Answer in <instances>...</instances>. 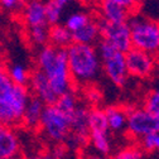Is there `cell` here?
Listing matches in <instances>:
<instances>
[{
  "mask_svg": "<svg viewBox=\"0 0 159 159\" xmlns=\"http://www.w3.org/2000/svg\"><path fill=\"white\" fill-rule=\"evenodd\" d=\"M97 52L101 61V70L110 81L117 86L123 87L126 85L129 73L125 62V53L120 52L105 41L97 42Z\"/></svg>",
  "mask_w": 159,
  "mask_h": 159,
  "instance_id": "8992f818",
  "label": "cell"
},
{
  "mask_svg": "<svg viewBox=\"0 0 159 159\" xmlns=\"http://www.w3.org/2000/svg\"><path fill=\"white\" fill-rule=\"evenodd\" d=\"M22 16L28 29L41 25H48L46 19L44 3L42 0H27L25 3H23Z\"/></svg>",
  "mask_w": 159,
  "mask_h": 159,
  "instance_id": "5bb4252c",
  "label": "cell"
},
{
  "mask_svg": "<svg viewBox=\"0 0 159 159\" xmlns=\"http://www.w3.org/2000/svg\"><path fill=\"white\" fill-rule=\"evenodd\" d=\"M98 11H100L101 20L107 23H114V24L126 23L130 15L133 14L124 7L112 2V0H101L100 7H98Z\"/></svg>",
  "mask_w": 159,
  "mask_h": 159,
  "instance_id": "9a60e30c",
  "label": "cell"
},
{
  "mask_svg": "<svg viewBox=\"0 0 159 159\" xmlns=\"http://www.w3.org/2000/svg\"><path fill=\"white\" fill-rule=\"evenodd\" d=\"M66 52L73 86L86 87L97 81L102 70L95 46L71 43L66 48Z\"/></svg>",
  "mask_w": 159,
  "mask_h": 159,
  "instance_id": "3957f363",
  "label": "cell"
},
{
  "mask_svg": "<svg viewBox=\"0 0 159 159\" xmlns=\"http://www.w3.org/2000/svg\"><path fill=\"white\" fill-rule=\"evenodd\" d=\"M106 123L110 133H123L126 130V120H128V110H125L121 106L111 105L104 109Z\"/></svg>",
  "mask_w": 159,
  "mask_h": 159,
  "instance_id": "e0dca14e",
  "label": "cell"
},
{
  "mask_svg": "<svg viewBox=\"0 0 159 159\" xmlns=\"http://www.w3.org/2000/svg\"><path fill=\"white\" fill-rule=\"evenodd\" d=\"M91 19H93L91 16L90 13H86V11H82V10H77V11H73L71 13L66 19H65V23L63 25L71 32H76L78 29H81L82 27H85Z\"/></svg>",
  "mask_w": 159,
  "mask_h": 159,
  "instance_id": "44dd1931",
  "label": "cell"
},
{
  "mask_svg": "<svg viewBox=\"0 0 159 159\" xmlns=\"http://www.w3.org/2000/svg\"><path fill=\"white\" fill-rule=\"evenodd\" d=\"M22 144L16 130L11 126H0V159H16Z\"/></svg>",
  "mask_w": 159,
  "mask_h": 159,
  "instance_id": "4fadbf2b",
  "label": "cell"
},
{
  "mask_svg": "<svg viewBox=\"0 0 159 159\" xmlns=\"http://www.w3.org/2000/svg\"><path fill=\"white\" fill-rule=\"evenodd\" d=\"M140 143L143 150L159 153V131L144 136L143 139H140Z\"/></svg>",
  "mask_w": 159,
  "mask_h": 159,
  "instance_id": "4316f807",
  "label": "cell"
},
{
  "mask_svg": "<svg viewBox=\"0 0 159 159\" xmlns=\"http://www.w3.org/2000/svg\"><path fill=\"white\" fill-rule=\"evenodd\" d=\"M44 104L39 100V98L30 96L29 101L24 109L23 116H22V125L25 126L27 129L34 130L39 128V123H41L42 114L44 110Z\"/></svg>",
  "mask_w": 159,
  "mask_h": 159,
  "instance_id": "2e32d148",
  "label": "cell"
},
{
  "mask_svg": "<svg viewBox=\"0 0 159 159\" xmlns=\"http://www.w3.org/2000/svg\"><path fill=\"white\" fill-rule=\"evenodd\" d=\"M37 70L44 73L57 96L73 90L71 78L67 52L65 48H57L47 44L39 48L35 58Z\"/></svg>",
  "mask_w": 159,
  "mask_h": 159,
  "instance_id": "6da1fadb",
  "label": "cell"
},
{
  "mask_svg": "<svg viewBox=\"0 0 159 159\" xmlns=\"http://www.w3.org/2000/svg\"><path fill=\"white\" fill-rule=\"evenodd\" d=\"M112 2L117 3L119 5L124 7L125 9H128L130 13H135L136 11V8L139 5V2L138 0H112Z\"/></svg>",
  "mask_w": 159,
  "mask_h": 159,
  "instance_id": "f1b7e54d",
  "label": "cell"
},
{
  "mask_svg": "<svg viewBox=\"0 0 159 159\" xmlns=\"http://www.w3.org/2000/svg\"><path fill=\"white\" fill-rule=\"evenodd\" d=\"M67 144L78 149L89 142V109L80 105L71 116V131L67 138Z\"/></svg>",
  "mask_w": 159,
  "mask_h": 159,
  "instance_id": "8fae6325",
  "label": "cell"
},
{
  "mask_svg": "<svg viewBox=\"0 0 159 159\" xmlns=\"http://www.w3.org/2000/svg\"><path fill=\"white\" fill-rule=\"evenodd\" d=\"M98 28H100L101 41L107 42L109 44L124 53H126L131 48V38L128 22L114 24L98 19Z\"/></svg>",
  "mask_w": 159,
  "mask_h": 159,
  "instance_id": "9c48e42d",
  "label": "cell"
},
{
  "mask_svg": "<svg viewBox=\"0 0 159 159\" xmlns=\"http://www.w3.org/2000/svg\"><path fill=\"white\" fill-rule=\"evenodd\" d=\"M139 2V4H142V3H147V2H149V0H138Z\"/></svg>",
  "mask_w": 159,
  "mask_h": 159,
  "instance_id": "836d02e7",
  "label": "cell"
},
{
  "mask_svg": "<svg viewBox=\"0 0 159 159\" xmlns=\"http://www.w3.org/2000/svg\"><path fill=\"white\" fill-rule=\"evenodd\" d=\"M130 29L131 48L150 54L159 52V22L145 15L133 13L128 19Z\"/></svg>",
  "mask_w": 159,
  "mask_h": 159,
  "instance_id": "277c9868",
  "label": "cell"
},
{
  "mask_svg": "<svg viewBox=\"0 0 159 159\" xmlns=\"http://www.w3.org/2000/svg\"><path fill=\"white\" fill-rule=\"evenodd\" d=\"M23 4V0H0V5L7 10H14L20 8Z\"/></svg>",
  "mask_w": 159,
  "mask_h": 159,
  "instance_id": "f546056e",
  "label": "cell"
},
{
  "mask_svg": "<svg viewBox=\"0 0 159 159\" xmlns=\"http://www.w3.org/2000/svg\"><path fill=\"white\" fill-rule=\"evenodd\" d=\"M98 41H100V28H98V20L95 18L91 19L85 27L72 33V43L95 46Z\"/></svg>",
  "mask_w": 159,
  "mask_h": 159,
  "instance_id": "ac0fdd59",
  "label": "cell"
},
{
  "mask_svg": "<svg viewBox=\"0 0 159 159\" xmlns=\"http://www.w3.org/2000/svg\"><path fill=\"white\" fill-rule=\"evenodd\" d=\"M48 35H49V25H41L28 29L29 42L38 48H42L48 44Z\"/></svg>",
  "mask_w": 159,
  "mask_h": 159,
  "instance_id": "7402d4cb",
  "label": "cell"
},
{
  "mask_svg": "<svg viewBox=\"0 0 159 159\" xmlns=\"http://www.w3.org/2000/svg\"><path fill=\"white\" fill-rule=\"evenodd\" d=\"M125 62L129 76L136 78L149 77L155 68V57L148 52L130 48L125 53Z\"/></svg>",
  "mask_w": 159,
  "mask_h": 159,
  "instance_id": "30bf717a",
  "label": "cell"
},
{
  "mask_svg": "<svg viewBox=\"0 0 159 159\" xmlns=\"http://www.w3.org/2000/svg\"><path fill=\"white\" fill-rule=\"evenodd\" d=\"M27 87L29 89L30 95L39 98L44 105H53L56 104L58 98V96L53 91L47 77L39 70H34L33 72H30L29 82Z\"/></svg>",
  "mask_w": 159,
  "mask_h": 159,
  "instance_id": "7c38bea8",
  "label": "cell"
},
{
  "mask_svg": "<svg viewBox=\"0 0 159 159\" xmlns=\"http://www.w3.org/2000/svg\"><path fill=\"white\" fill-rule=\"evenodd\" d=\"M72 43V33L63 24H54L49 27L48 44L57 48H67Z\"/></svg>",
  "mask_w": 159,
  "mask_h": 159,
  "instance_id": "d6986e66",
  "label": "cell"
},
{
  "mask_svg": "<svg viewBox=\"0 0 159 159\" xmlns=\"http://www.w3.org/2000/svg\"><path fill=\"white\" fill-rule=\"evenodd\" d=\"M144 107L159 117V89H155L147 95L144 100Z\"/></svg>",
  "mask_w": 159,
  "mask_h": 159,
  "instance_id": "484cf974",
  "label": "cell"
},
{
  "mask_svg": "<svg viewBox=\"0 0 159 159\" xmlns=\"http://www.w3.org/2000/svg\"><path fill=\"white\" fill-rule=\"evenodd\" d=\"M85 98L89 101V104L93 105V107H97L98 104L102 101V93L101 91L96 89V87H92L91 85L90 86H86V90H85Z\"/></svg>",
  "mask_w": 159,
  "mask_h": 159,
  "instance_id": "83f0119b",
  "label": "cell"
},
{
  "mask_svg": "<svg viewBox=\"0 0 159 159\" xmlns=\"http://www.w3.org/2000/svg\"><path fill=\"white\" fill-rule=\"evenodd\" d=\"M44 9H46V19H47V24L54 25V24H59L62 19V14L65 11L63 8L59 7L54 0H48L44 3Z\"/></svg>",
  "mask_w": 159,
  "mask_h": 159,
  "instance_id": "cb8c5ba5",
  "label": "cell"
},
{
  "mask_svg": "<svg viewBox=\"0 0 159 159\" xmlns=\"http://www.w3.org/2000/svg\"><path fill=\"white\" fill-rule=\"evenodd\" d=\"M71 116L72 114L63 111L56 104L46 105L38 129L46 140L53 144L65 143L71 131Z\"/></svg>",
  "mask_w": 159,
  "mask_h": 159,
  "instance_id": "5b68a950",
  "label": "cell"
},
{
  "mask_svg": "<svg viewBox=\"0 0 159 159\" xmlns=\"http://www.w3.org/2000/svg\"><path fill=\"white\" fill-rule=\"evenodd\" d=\"M7 68L8 76L11 81L16 85H20V86H27L29 82V77H30V71L29 68L20 63V62H15L9 65Z\"/></svg>",
  "mask_w": 159,
  "mask_h": 159,
  "instance_id": "ffe728a7",
  "label": "cell"
},
{
  "mask_svg": "<svg viewBox=\"0 0 159 159\" xmlns=\"http://www.w3.org/2000/svg\"><path fill=\"white\" fill-rule=\"evenodd\" d=\"M89 142L100 155L111 153V138L106 116L104 109L98 106L89 110Z\"/></svg>",
  "mask_w": 159,
  "mask_h": 159,
  "instance_id": "52a82bcc",
  "label": "cell"
},
{
  "mask_svg": "<svg viewBox=\"0 0 159 159\" xmlns=\"http://www.w3.org/2000/svg\"><path fill=\"white\" fill-rule=\"evenodd\" d=\"M90 159H105L104 155H100V154H97V155H91Z\"/></svg>",
  "mask_w": 159,
  "mask_h": 159,
  "instance_id": "d6a6232c",
  "label": "cell"
},
{
  "mask_svg": "<svg viewBox=\"0 0 159 159\" xmlns=\"http://www.w3.org/2000/svg\"><path fill=\"white\" fill-rule=\"evenodd\" d=\"M54 2L61 7V8H63V9H66V7H68V5H71L75 0H54Z\"/></svg>",
  "mask_w": 159,
  "mask_h": 159,
  "instance_id": "1f68e13d",
  "label": "cell"
},
{
  "mask_svg": "<svg viewBox=\"0 0 159 159\" xmlns=\"http://www.w3.org/2000/svg\"><path fill=\"white\" fill-rule=\"evenodd\" d=\"M126 131L135 139L159 131V117L143 107H134L128 110Z\"/></svg>",
  "mask_w": 159,
  "mask_h": 159,
  "instance_id": "ba28073f",
  "label": "cell"
},
{
  "mask_svg": "<svg viewBox=\"0 0 159 159\" xmlns=\"http://www.w3.org/2000/svg\"><path fill=\"white\" fill-rule=\"evenodd\" d=\"M56 105L59 107V109H62L63 111L68 112V114H72L80 105V100H78V96L73 90L71 91H67L65 93H62L61 96H58L57 98V101H56Z\"/></svg>",
  "mask_w": 159,
  "mask_h": 159,
  "instance_id": "603a6c76",
  "label": "cell"
},
{
  "mask_svg": "<svg viewBox=\"0 0 159 159\" xmlns=\"http://www.w3.org/2000/svg\"><path fill=\"white\" fill-rule=\"evenodd\" d=\"M144 150L139 145H126L112 154L111 159H143Z\"/></svg>",
  "mask_w": 159,
  "mask_h": 159,
  "instance_id": "d4e9b609",
  "label": "cell"
},
{
  "mask_svg": "<svg viewBox=\"0 0 159 159\" xmlns=\"http://www.w3.org/2000/svg\"><path fill=\"white\" fill-rule=\"evenodd\" d=\"M30 96L29 89L14 84L8 76L7 68L0 65V126L20 125Z\"/></svg>",
  "mask_w": 159,
  "mask_h": 159,
  "instance_id": "7a4b0ae2",
  "label": "cell"
},
{
  "mask_svg": "<svg viewBox=\"0 0 159 159\" xmlns=\"http://www.w3.org/2000/svg\"><path fill=\"white\" fill-rule=\"evenodd\" d=\"M25 159H56V158L53 157L52 153H35V154L29 155Z\"/></svg>",
  "mask_w": 159,
  "mask_h": 159,
  "instance_id": "4dcf8cb0",
  "label": "cell"
}]
</instances>
